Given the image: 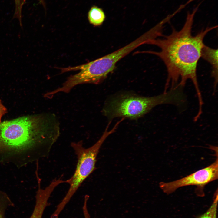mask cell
Wrapping results in <instances>:
<instances>
[{"label": "cell", "mask_w": 218, "mask_h": 218, "mask_svg": "<svg viewBox=\"0 0 218 218\" xmlns=\"http://www.w3.org/2000/svg\"><path fill=\"white\" fill-rule=\"evenodd\" d=\"M107 130V127L99 140L88 148H85L83 147L82 141L71 143V146L74 151L77 158L76 167L72 176L67 180V183L69 185V189L53 213L54 216L57 217L59 216L84 181L95 170L97 157L101 147L106 138L114 132L113 129L109 131Z\"/></svg>", "instance_id": "277c9868"}, {"label": "cell", "mask_w": 218, "mask_h": 218, "mask_svg": "<svg viewBox=\"0 0 218 218\" xmlns=\"http://www.w3.org/2000/svg\"><path fill=\"white\" fill-rule=\"evenodd\" d=\"M196 8L192 14L188 13L186 21L179 31L173 28L171 33L164 36L162 39H152L148 44L160 48L159 52L148 51L159 57L163 61L167 70L168 75L164 92L178 85L183 87L188 79L194 86L199 104L203 103L198 83L197 70V63L201 57L202 49L205 45L203 39L210 31L217 27H207L195 36L192 34V28Z\"/></svg>", "instance_id": "7a4b0ae2"}, {"label": "cell", "mask_w": 218, "mask_h": 218, "mask_svg": "<svg viewBox=\"0 0 218 218\" xmlns=\"http://www.w3.org/2000/svg\"><path fill=\"white\" fill-rule=\"evenodd\" d=\"M213 201L211 206L203 214L197 218H216L217 207L218 202V193L216 191L215 194Z\"/></svg>", "instance_id": "7c38bea8"}, {"label": "cell", "mask_w": 218, "mask_h": 218, "mask_svg": "<svg viewBox=\"0 0 218 218\" xmlns=\"http://www.w3.org/2000/svg\"><path fill=\"white\" fill-rule=\"evenodd\" d=\"M218 162L216 160L207 167L183 178L172 182H161L159 186L167 194H171L180 187L188 186H196L203 188L209 183L218 179Z\"/></svg>", "instance_id": "8992f818"}, {"label": "cell", "mask_w": 218, "mask_h": 218, "mask_svg": "<svg viewBox=\"0 0 218 218\" xmlns=\"http://www.w3.org/2000/svg\"><path fill=\"white\" fill-rule=\"evenodd\" d=\"M147 41V37L143 34L112 53L89 62L74 67V71H80L74 75V82L77 84L100 83L113 71L118 61L137 47L146 44Z\"/></svg>", "instance_id": "5b68a950"}, {"label": "cell", "mask_w": 218, "mask_h": 218, "mask_svg": "<svg viewBox=\"0 0 218 218\" xmlns=\"http://www.w3.org/2000/svg\"><path fill=\"white\" fill-rule=\"evenodd\" d=\"M37 182L38 189L35 196V204L29 218H42L44 210L48 205V200L51 193L57 187V184L52 181L43 189L41 187V181L38 180Z\"/></svg>", "instance_id": "52a82bcc"}, {"label": "cell", "mask_w": 218, "mask_h": 218, "mask_svg": "<svg viewBox=\"0 0 218 218\" xmlns=\"http://www.w3.org/2000/svg\"><path fill=\"white\" fill-rule=\"evenodd\" d=\"M201 57L207 61L212 66L211 75L214 80V91L215 92L218 82V50L205 45L202 50Z\"/></svg>", "instance_id": "ba28073f"}, {"label": "cell", "mask_w": 218, "mask_h": 218, "mask_svg": "<svg viewBox=\"0 0 218 218\" xmlns=\"http://www.w3.org/2000/svg\"><path fill=\"white\" fill-rule=\"evenodd\" d=\"M105 18V13L101 8L96 6L91 7L88 13V18L90 23L94 26L101 25Z\"/></svg>", "instance_id": "9c48e42d"}, {"label": "cell", "mask_w": 218, "mask_h": 218, "mask_svg": "<svg viewBox=\"0 0 218 218\" xmlns=\"http://www.w3.org/2000/svg\"><path fill=\"white\" fill-rule=\"evenodd\" d=\"M88 199L89 197L88 196H85L84 197V205L83 207V211L84 218H90V216L87 207V202Z\"/></svg>", "instance_id": "4fadbf2b"}, {"label": "cell", "mask_w": 218, "mask_h": 218, "mask_svg": "<svg viewBox=\"0 0 218 218\" xmlns=\"http://www.w3.org/2000/svg\"><path fill=\"white\" fill-rule=\"evenodd\" d=\"M7 110L0 99V124L2 117L7 113Z\"/></svg>", "instance_id": "5bb4252c"}, {"label": "cell", "mask_w": 218, "mask_h": 218, "mask_svg": "<svg viewBox=\"0 0 218 218\" xmlns=\"http://www.w3.org/2000/svg\"><path fill=\"white\" fill-rule=\"evenodd\" d=\"M14 206V203L8 195L0 190V218H5L8 208Z\"/></svg>", "instance_id": "30bf717a"}, {"label": "cell", "mask_w": 218, "mask_h": 218, "mask_svg": "<svg viewBox=\"0 0 218 218\" xmlns=\"http://www.w3.org/2000/svg\"><path fill=\"white\" fill-rule=\"evenodd\" d=\"M183 88L177 86L160 95L152 97L125 94L115 97L103 109L104 115L110 118L117 117L136 119L148 113L155 106L170 104L181 106L186 101Z\"/></svg>", "instance_id": "3957f363"}, {"label": "cell", "mask_w": 218, "mask_h": 218, "mask_svg": "<svg viewBox=\"0 0 218 218\" xmlns=\"http://www.w3.org/2000/svg\"><path fill=\"white\" fill-rule=\"evenodd\" d=\"M26 0H14L15 5V10L13 18L17 19L19 21L20 26L22 28V10L23 5ZM44 8L45 7L44 0H38Z\"/></svg>", "instance_id": "8fae6325"}, {"label": "cell", "mask_w": 218, "mask_h": 218, "mask_svg": "<svg viewBox=\"0 0 218 218\" xmlns=\"http://www.w3.org/2000/svg\"><path fill=\"white\" fill-rule=\"evenodd\" d=\"M60 134L56 115L48 112L24 116L0 124V160L18 167L48 155Z\"/></svg>", "instance_id": "6da1fadb"}]
</instances>
